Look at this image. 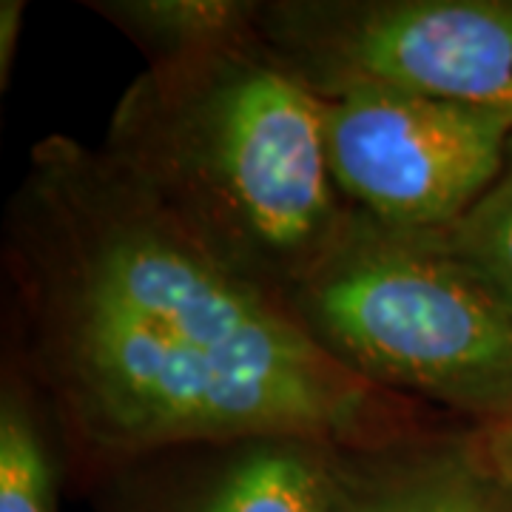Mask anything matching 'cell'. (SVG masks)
<instances>
[{
  "label": "cell",
  "mask_w": 512,
  "mask_h": 512,
  "mask_svg": "<svg viewBox=\"0 0 512 512\" xmlns=\"http://www.w3.org/2000/svg\"><path fill=\"white\" fill-rule=\"evenodd\" d=\"M333 444L296 436L234 441L185 512H333Z\"/></svg>",
  "instance_id": "obj_7"
},
{
  "label": "cell",
  "mask_w": 512,
  "mask_h": 512,
  "mask_svg": "<svg viewBox=\"0 0 512 512\" xmlns=\"http://www.w3.org/2000/svg\"><path fill=\"white\" fill-rule=\"evenodd\" d=\"M254 46L316 97L387 89L512 120V0L256 3Z\"/></svg>",
  "instance_id": "obj_4"
},
{
  "label": "cell",
  "mask_w": 512,
  "mask_h": 512,
  "mask_svg": "<svg viewBox=\"0 0 512 512\" xmlns=\"http://www.w3.org/2000/svg\"><path fill=\"white\" fill-rule=\"evenodd\" d=\"M0 512H57L55 458L18 384L0 399Z\"/></svg>",
  "instance_id": "obj_10"
},
{
  "label": "cell",
  "mask_w": 512,
  "mask_h": 512,
  "mask_svg": "<svg viewBox=\"0 0 512 512\" xmlns=\"http://www.w3.org/2000/svg\"><path fill=\"white\" fill-rule=\"evenodd\" d=\"M436 239L512 313V137L493 185Z\"/></svg>",
  "instance_id": "obj_9"
},
{
  "label": "cell",
  "mask_w": 512,
  "mask_h": 512,
  "mask_svg": "<svg viewBox=\"0 0 512 512\" xmlns=\"http://www.w3.org/2000/svg\"><path fill=\"white\" fill-rule=\"evenodd\" d=\"M32 359L77 447L296 436L365 447L416 433L282 305L225 271L103 148L46 137L9 217Z\"/></svg>",
  "instance_id": "obj_1"
},
{
  "label": "cell",
  "mask_w": 512,
  "mask_h": 512,
  "mask_svg": "<svg viewBox=\"0 0 512 512\" xmlns=\"http://www.w3.org/2000/svg\"><path fill=\"white\" fill-rule=\"evenodd\" d=\"M103 154L276 305L353 214L330 174L322 100L254 43L148 66L120 97Z\"/></svg>",
  "instance_id": "obj_2"
},
{
  "label": "cell",
  "mask_w": 512,
  "mask_h": 512,
  "mask_svg": "<svg viewBox=\"0 0 512 512\" xmlns=\"http://www.w3.org/2000/svg\"><path fill=\"white\" fill-rule=\"evenodd\" d=\"M330 174L353 211L399 231L458 222L498 177L512 120L419 94L319 97Z\"/></svg>",
  "instance_id": "obj_5"
},
{
  "label": "cell",
  "mask_w": 512,
  "mask_h": 512,
  "mask_svg": "<svg viewBox=\"0 0 512 512\" xmlns=\"http://www.w3.org/2000/svg\"><path fill=\"white\" fill-rule=\"evenodd\" d=\"M476 433L487 464L493 467L495 476L501 478V484L512 493V416L476 427Z\"/></svg>",
  "instance_id": "obj_11"
},
{
  "label": "cell",
  "mask_w": 512,
  "mask_h": 512,
  "mask_svg": "<svg viewBox=\"0 0 512 512\" xmlns=\"http://www.w3.org/2000/svg\"><path fill=\"white\" fill-rule=\"evenodd\" d=\"M282 308L370 387L441 404L478 427L512 416V313L436 234L353 211Z\"/></svg>",
  "instance_id": "obj_3"
},
{
  "label": "cell",
  "mask_w": 512,
  "mask_h": 512,
  "mask_svg": "<svg viewBox=\"0 0 512 512\" xmlns=\"http://www.w3.org/2000/svg\"><path fill=\"white\" fill-rule=\"evenodd\" d=\"M333 512H512L476 430L407 433L365 447L333 444Z\"/></svg>",
  "instance_id": "obj_6"
},
{
  "label": "cell",
  "mask_w": 512,
  "mask_h": 512,
  "mask_svg": "<svg viewBox=\"0 0 512 512\" xmlns=\"http://www.w3.org/2000/svg\"><path fill=\"white\" fill-rule=\"evenodd\" d=\"M20 18H23L20 0H3L0 3V77H3V83L9 80V63L15 60Z\"/></svg>",
  "instance_id": "obj_12"
},
{
  "label": "cell",
  "mask_w": 512,
  "mask_h": 512,
  "mask_svg": "<svg viewBox=\"0 0 512 512\" xmlns=\"http://www.w3.org/2000/svg\"><path fill=\"white\" fill-rule=\"evenodd\" d=\"M165 66L254 43L256 3L237 0H106L89 3Z\"/></svg>",
  "instance_id": "obj_8"
}]
</instances>
